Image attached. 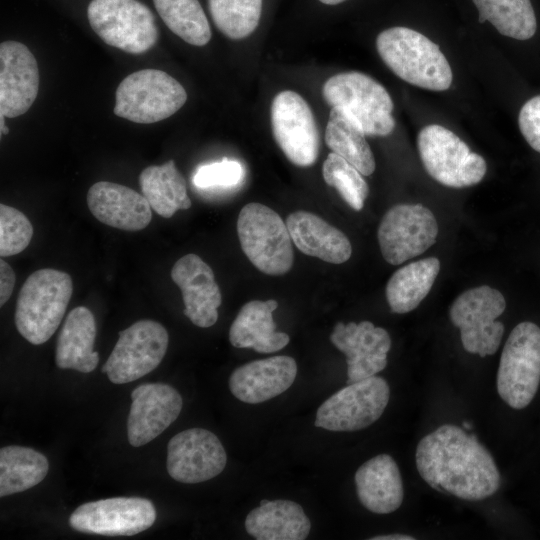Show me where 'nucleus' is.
Wrapping results in <instances>:
<instances>
[{
	"label": "nucleus",
	"instance_id": "nucleus-1",
	"mask_svg": "<svg viewBox=\"0 0 540 540\" xmlns=\"http://www.w3.org/2000/svg\"><path fill=\"white\" fill-rule=\"evenodd\" d=\"M415 460L430 487L463 500H484L500 487V472L490 452L456 425H441L424 436Z\"/></svg>",
	"mask_w": 540,
	"mask_h": 540
},
{
	"label": "nucleus",
	"instance_id": "nucleus-2",
	"mask_svg": "<svg viewBox=\"0 0 540 540\" xmlns=\"http://www.w3.org/2000/svg\"><path fill=\"white\" fill-rule=\"evenodd\" d=\"M376 48L386 66L405 82L432 91L452 83V70L437 44L418 31L391 27L377 36Z\"/></svg>",
	"mask_w": 540,
	"mask_h": 540
},
{
	"label": "nucleus",
	"instance_id": "nucleus-3",
	"mask_svg": "<svg viewBox=\"0 0 540 540\" xmlns=\"http://www.w3.org/2000/svg\"><path fill=\"white\" fill-rule=\"evenodd\" d=\"M72 293L68 273L51 268L33 272L17 299L14 321L20 335L34 345L48 341L60 325Z\"/></svg>",
	"mask_w": 540,
	"mask_h": 540
},
{
	"label": "nucleus",
	"instance_id": "nucleus-4",
	"mask_svg": "<svg viewBox=\"0 0 540 540\" xmlns=\"http://www.w3.org/2000/svg\"><path fill=\"white\" fill-rule=\"evenodd\" d=\"M322 92L331 107L345 110L367 136H387L393 132L392 98L369 75L358 71L336 74L324 83Z\"/></svg>",
	"mask_w": 540,
	"mask_h": 540
},
{
	"label": "nucleus",
	"instance_id": "nucleus-5",
	"mask_svg": "<svg viewBox=\"0 0 540 540\" xmlns=\"http://www.w3.org/2000/svg\"><path fill=\"white\" fill-rule=\"evenodd\" d=\"M184 87L159 69H142L118 85L114 114L140 124H151L176 113L186 102Z\"/></svg>",
	"mask_w": 540,
	"mask_h": 540
},
{
	"label": "nucleus",
	"instance_id": "nucleus-6",
	"mask_svg": "<svg viewBox=\"0 0 540 540\" xmlns=\"http://www.w3.org/2000/svg\"><path fill=\"white\" fill-rule=\"evenodd\" d=\"M237 233L249 261L268 275H283L293 266L292 239L277 212L260 203H248L240 211Z\"/></svg>",
	"mask_w": 540,
	"mask_h": 540
},
{
	"label": "nucleus",
	"instance_id": "nucleus-7",
	"mask_svg": "<svg viewBox=\"0 0 540 540\" xmlns=\"http://www.w3.org/2000/svg\"><path fill=\"white\" fill-rule=\"evenodd\" d=\"M540 384V328L533 322L514 327L503 347L497 372V391L513 409L533 400Z\"/></svg>",
	"mask_w": 540,
	"mask_h": 540
},
{
	"label": "nucleus",
	"instance_id": "nucleus-8",
	"mask_svg": "<svg viewBox=\"0 0 540 540\" xmlns=\"http://www.w3.org/2000/svg\"><path fill=\"white\" fill-rule=\"evenodd\" d=\"M417 146L427 173L442 185L463 188L479 183L486 171L484 158L449 129L431 124L420 130Z\"/></svg>",
	"mask_w": 540,
	"mask_h": 540
},
{
	"label": "nucleus",
	"instance_id": "nucleus-9",
	"mask_svg": "<svg viewBox=\"0 0 540 540\" xmlns=\"http://www.w3.org/2000/svg\"><path fill=\"white\" fill-rule=\"evenodd\" d=\"M87 17L106 44L127 53H145L158 40L153 13L138 0H91Z\"/></svg>",
	"mask_w": 540,
	"mask_h": 540
},
{
	"label": "nucleus",
	"instance_id": "nucleus-10",
	"mask_svg": "<svg viewBox=\"0 0 540 540\" xmlns=\"http://www.w3.org/2000/svg\"><path fill=\"white\" fill-rule=\"evenodd\" d=\"M503 294L490 286H479L460 294L449 310L451 322L460 329L463 348L480 357L499 348L504 325L496 321L505 310Z\"/></svg>",
	"mask_w": 540,
	"mask_h": 540
},
{
	"label": "nucleus",
	"instance_id": "nucleus-11",
	"mask_svg": "<svg viewBox=\"0 0 540 540\" xmlns=\"http://www.w3.org/2000/svg\"><path fill=\"white\" fill-rule=\"evenodd\" d=\"M390 398L385 379L371 376L348 384L317 409L315 426L346 432L367 428L383 414Z\"/></svg>",
	"mask_w": 540,
	"mask_h": 540
},
{
	"label": "nucleus",
	"instance_id": "nucleus-12",
	"mask_svg": "<svg viewBox=\"0 0 540 540\" xmlns=\"http://www.w3.org/2000/svg\"><path fill=\"white\" fill-rule=\"evenodd\" d=\"M169 336L164 326L153 320H140L119 332L101 371L114 384L135 381L153 371L163 360Z\"/></svg>",
	"mask_w": 540,
	"mask_h": 540
},
{
	"label": "nucleus",
	"instance_id": "nucleus-13",
	"mask_svg": "<svg viewBox=\"0 0 540 540\" xmlns=\"http://www.w3.org/2000/svg\"><path fill=\"white\" fill-rule=\"evenodd\" d=\"M434 214L422 204H398L383 216L377 237L383 258L399 265L431 247L437 240Z\"/></svg>",
	"mask_w": 540,
	"mask_h": 540
},
{
	"label": "nucleus",
	"instance_id": "nucleus-14",
	"mask_svg": "<svg viewBox=\"0 0 540 540\" xmlns=\"http://www.w3.org/2000/svg\"><path fill=\"white\" fill-rule=\"evenodd\" d=\"M271 126L276 143L293 164H314L319 153V132L310 106L298 93L285 90L274 97Z\"/></svg>",
	"mask_w": 540,
	"mask_h": 540
},
{
	"label": "nucleus",
	"instance_id": "nucleus-15",
	"mask_svg": "<svg viewBox=\"0 0 540 540\" xmlns=\"http://www.w3.org/2000/svg\"><path fill=\"white\" fill-rule=\"evenodd\" d=\"M156 520L153 503L140 497H114L80 505L69 517L76 531L104 536H131Z\"/></svg>",
	"mask_w": 540,
	"mask_h": 540
},
{
	"label": "nucleus",
	"instance_id": "nucleus-16",
	"mask_svg": "<svg viewBox=\"0 0 540 540\" xmlns=\"http://www.w3.org/2000/svg\"><path fill=\"white\" fill-rule=\"evenodd\" d=\"M227 464L226 451L219 438L203 428L177 433L167 446L166 467L176 481L200 483L219 475Z\"/></svg>",
	"mask_w": 540,
	"mask_h": 540
},
{
	"label": "nucleus",
	"instance_id": "nucleus-17",
	"mask_svg": "<svg viewBox=\"0 0 540 540\" xmlns=\"http://www.w3.org/2000/svg\"><path fill=\"white\" fill-rule=\"evenodd\" d=\"M330 340L346 356L347 384L374 376L387 365L390 335L370 321L337 322Z\"/></svg>",
	"mask_w": 540,
	"mask_h": 540
},
{
	"label": "nucleus",
	"instance_id": "nucleus-18",
	"mask_svg": "<svg viewBox=\"0 0 540 540\" xmlns=\"http://www.w3.org/2000/svg\"><path fill=\"white\" fill-rule=\"evenodd\" d=\"M132 404L127 420L128 441L143 446L166 430L182 410V397L168 384L149 383L131 392Z\"/></svg>",
	"mask_w": 540,
	"mask_h": 540
},
{
	"label": "nucleus",
	"instance_id": "nucleus-19",
	"mask_svg": "<svg viewBox=\"0 0 540 540\" xmlns=\"http://www.w3.org/2000/svg\"><path fill=\"white\" fill-rule=\"evenodd\" d=\"M39 89V70L32 52L22 43L0 45V115L14 118L28 111Z\"/></svg>",
	"mask_w": 540,
	"mask_h": 540
},
{
	"label": "nucleus",
	"instance_id": "nucleus-20",
	"mask_svg": "<svg viewBox=\"0 0 540 540\" xmlns=\"http://www.w3.org/2000/svg\"><path fill=\"white\" fill-rule=\"evenodd\" d=\"M171 278L181 290L185 316L198 327L213 326L218 320L222 296L211 267L198 255L189 253L175 262Z\"/></svg>",
	"mask_w": 540,
	"mask_h": 540
},
{
	"label": "nucleus",
	"instance_id": "nucleus-21",
	"mask_svg": "<svg viewBox=\"0 0 540 540\" xmlns=\"http://www.w3.org/2000/svg\"><path fill=\"white\" fill-rule=\"evenodd\" d=\"M297 375L296 361L280 355L254 360L237 367L229 377V389L238 400L258 404L285 392Z\"/></svg>",
	"mask_w": 540,
	"mask_h": 540
},
{
	"label": "nucleus",
	"instance_id": "nucleus-22",
	"mask_svg": "<svg viewBox=\"0 0 540 540\" xmlns=\"http://www.w3.org/2000/svg\"><path fill=\"white\" fill-rule=\"evenodd\" d=\"M87 205L101 223L126 231L146 228L151 219V206L135 190L109 181L93 184L87 193Z\"/></svg>",
	"mask_w": 540,
	"mask_h": 540
},
{
	"label": "nucleus",
	"instance_id": "nucleus-23",
	"mask_svg": "<svg viewBox=\"0 0 540 540\" xmlns=\"http://www.w3.org/2000/svg\"><path fill=\"white\" fill-rule=\"evenodd\" d=\"M356 492L361 504L376 514H389L402 504L404 488L395 460L377 455L363 463L355 473Z\"/></svg>",
	"mask_w": 540,
	"mask_h": 540
},
{
	"label": "nucleus",
	"instance_id": "nucleus-24",
	"mask_svg": "<svg viewBox=\"0 0 540 540\" xmlns=\"http://www.w3.org/2000/svg\"><path fill=\"white\" fill-rule=\"evenodd\" d=\"M286 226L295 246L306 255L333 264L344 263L351 257L352 246L347 236L313 213L293 212L287 217Z\"/></svg>",
	"mask_w": 540,
	"mask_h": 540
},
{
	"label": "nucleus",
	"instance_id": "nucleus-25",
	"mask_svg": "<svg viewBox=\"0 0 540 540\" xmlns=\"http://www.w3.org/2000/svg\"><path fill=\"white\" fill-rule=\"evenodd\" d=\"M276 300H252L244 304L229 330V341L236 348H253L259 353L281 350L289 343V336L276 331L272 313Z\"/></svg>",
	"mask_w": 540,
	"mask_h": 540
},
{
	"label": "nucleus",
	"instance_id": "nucleus-26",
	"mask_svg": "<svg viewBox=\"0 0 540 540\" xmlns=\"http://www.w3.org/2000/svg\"><path fill=\"white\" fill-rule=\"evenodd\" d=\"M244 525L257 540H304L311 529L301 505L284 499L262 500L248 513Z\"/></svg>",
	"mask_w": 540,
	"mask_h": 540
},
{
	"label": "nucleus",
	"instance_id": "nucleus-27",
	"mask_svg": "<svg viewBox=\"0 0 540 540\" xmlns=\"http://www.w3.org/2000/svg\"><path fill=\"white\" fill-rule=\"evenodd\" d=\"M95 337L96 323L92 312L84 306L72 309L58 336L56 365L60 369L92 372L99 362V354L93 350Z\"/></svg>",
	"mask_w": 540,
	"mask_h": 540
},
{
	"label": "nucleus",
	"instance_id": "nucleus-28",
	"mask_svg": "<svg viewBox=\"0 0 540 540\" xmlns=\"http://www.w3.org/2000/svg\"><path fill=\"white\" fill-rule=\"evenodd\" d=\"M139 184L142 195L151 208L164 218H170L176 211L191 207L186 181L174 160L143 169L139 176Z\"/></svg>",
	"mask_w": 540,
	"mask_h": 540
},
{
	"label": "nucleus",
	"instance_id": "nucleus-29",
	"mask_svg": "<svg viewBox=\"0 0 540 540\" xmlns=\"http://www.w3.org/2000/svg\"><path fill=\"white\" fill-rule=\"evenodd\" d=\"M440 271V261L428 257L399 268L386 285V299L394 313L414 310L431 290Z\"/></svg>",
	"mask_w": 540,
	"mask_h": 540
},
{
	"label": "nucleus",
	"instance_id": "nucleus-30",
	"mask_svg": "<svg viewBox=\"0 0 540 540\" xmlns=\"http://www.w3.org/2000/svg\"><path fill=\"white\" fill-rule=\"evenodd\" d=\"M360 124L345 110L331 107L325 142L331 151L355 166L362 175H371L376 167L374 155Z\"/></svg>",
	"mask_w": 540,
	"mask_h": 540
},
{
	"label": "nucleus",
	"instance_id": "nucleus-31",
	"mask_svg": "<svg viewBox=\"0 0 540 540\" xmlns=\"http://www.w3.org/2000/svg\"><path fill=\"white\" fill-rule=\"evenodd\" d=\"M49 462L40 452L23 446L0 450V496L23 492L39 484L47 475Z\"/></svg>",
	"mask_w": 540,
	"mask_h": 540
},
{
	"label": "nucleus",
	"instance_id": "nucleus-32",
	"mask_svg": "<svg viewBox=\"0 0 540 540\" xmlns=\"http://www.w3.org/2000/svg\"><path fill=\"white\" fill-rule=\"evenodd\" d=\"M479 11V23L489 21L497 31L517 40L530 39L537 22L530 0H472Z\"/></svg>",
	"mask_w": 540,
	"mask_h": 540
},
{
	"label": "nucleus",
	"instance_id": "nucleus-33",
	"mask_svg": "<svg viewBox=\"0 0 540 540\" xmlns=\"http://www.w3.org/2000/svg\"><path fill=\"white\" fill-rule=\"evenodd\" d=\"M166 26L188 44L204 46L211 39V29L198 0H153Z\"/></svg>",
	"mask_w": 540,
	"mask_h": 540
},
{
	"label": "nucleus",
	"instance_id": "nucleus-34",
	"mask_svg": "<svg viewBox=\"0 0 540 540\" xmlns=\"http://www.w3.org/2000/svg\"><path fill=\"white\" fill-rule=\"evenodd\" d=\"M263 0H208L215 26L226 37L239 40L257 28Z\"/></svg>",
	"mask_w": 540,
	"mask_h": 540
},
{
	"label": "nucleus",
	"instance_id": "nucleus-35",
	"mask_svg": "<svg viewBox=\"0 0 540 540\" xmlns=\"http://www.w3.org/2000/svg\"><path fill=\"white\" fill-rule=\"evenodd\" d=\"M324 181L334 187L346 203L354 210L360 211L369 193L364 175L341 156L331 152L323 163Z\"/></svg>",
	"mask_w": 540,
	"mask_h": 540
},
{
	"label": "nucleus",
	"instance_id": "nucleus-36",
	"mask_svg": "<svg viewBox=\"0 0 540 540\" xmlns=\"http://www.w3.org/2000/svg\"><path fill=\"white\" fill-rule=\"evenodd\" d=\"M33 236V226L18 209L0 205V256L8 257L22 252Z\"/></svg>",
	"mask_w": 540,
	"mask_h": 540
},
{
	"label": "nucleus",
	"instance_id": "nucleus-37",
	"mask_svg": "<svg viewBox=\"0 0 540 540\" xmlns=\"http://www.w3.org/2000/svg\"><path fill=\"white\" fill-rule=\"evenodd\" d=\"M244 177L242 165L227 158L219 162L204 164L196 169L193 183L200 189L228 188L236 186Z\"/></svg>",
	"mask_w": 540,
	"mask_h": 540
},
{
	"label": "nucleus",
	"instance_id": "nucleus-38",
	"mask_svg": "<svg viewBox=\"0 0 540 540\" xmlns=\"http://www.w3.org/2000/svg\"><path fill=\"white\" fill-rule=\"evenodd\" d=\"M518 124L527 143L540 153V95L529 99L522 106Z\"/></svg>",
	"mask_w": 540,
	"mask_h": 540
},
{
	"label": "nucleus",
	"instance_id": "nucleus-39",
	"mask_svg": "<svg viewBox=\"0 0 540 540\" xmlns=\"http://www.w3.org/2000/svg\"><path fill=\"white\" fill-rule=\"evenodd\" d=\"M15 285V273L3 259L0 260V305L3 306L10 298Z\"/></svg>",
	"mask_w": 540,
	"mask_h": 540
},
{
	"label": "nucleus",
	"instance_id": "nucleus-40",
	"mask_svg": "<svg viewBox=\"0 0 540 540\" xmlns=\"http://www.w3.org/2000/svg\"><path fill=\"white\" fill-rule=\"evenodd\" d=\"M371 540H414L415 538L406 534H387V535H378L370 538Z\"/></svg>",
	"mask_w": 540,
	"mask_h": 540
},
{
	"label": "nucleus",
	"instance_id": "nucleus-41",
	"mask_svg": "<svg viewBox=\"0 0 540 540\" xmlns=\"http://www.w3.org/2000/svg\"><path fill=\"white\" fill-rule=\"evenodd\" d=\"M4 118H5V116L0 115V132H1V136L2 135H7L9 133V128L6 126Z\"/></svg>",
	"mask_w": 540,
	"mask_h": 540
},
{
	"label": "nucleus",
	"instance_id": "nucleus-42",
	"mask_svg": "<svg viewBox=\"0 0 540 540\" xmlns=\"http://www.w3.org/2000/svg\"><path fill=\"white\" fill-rule=\"evenodd\" d=\"M321 3L326 5H337L339 3H342L346 0H319Z\"/></svg>",
	"mask_w": 540,
	"mask_h": 540
}]
</instances>
